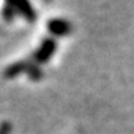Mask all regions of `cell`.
Segmentation results:
<instances>
[{
  "instance_id": "6da1fadb",
  "label": "cell",
  "mask_w": 134,
  "mask_h": 134,
  "mask_svg": "<svg viewBox=\"0 0 134 134\" xmlns=\"http://www.w3.org/2000/svg\"><path fill=\"white\" fill-rule=\"evenodd\" d=\"M56 48H58V44H56V41H55L53 38L51 37H47L42 40L41 42V45L33 52V60H34V63L36 64H42V63H47L48 60H49L55 52H56Z\"/></svg>"
},
{
  "instance_id": "277c9868",
  "label": "cell",
  "mask_w": 134,
  "mask_h": 134,
  "mask_svg": "<svg viewBox=\"0 0 134 134\" xmlns=\"http://www.w3.org/2000/svg\"><path fill=\"white\" fill-rule=\"evenodd\" d=\"M29 62L26 60H19V62H15L13 64H10L7 69L4 70V77L11 80V78H15L18 75H21L22 72H26L29 69Z\"/></svg>"
},
{
  "instance_id": "8992f818",
  "label": "cell",
  "mask_w": 134,
  "mask_h": 134,
  "mask_svg": "<svg viewBox=\"0 0 134 134\" xmlns=\"http://www.w3.org/2000/svg\"><path fill=\"white\" fill-rule=\"evenodd\" d=\"M2 14H3V18H4V21H7V22H11L14 19V16L16 15V13L10 7L8 4H5L4 7H3V11H2Z\"/></svg>"
},
{
  "instance_id": "7a4b0ae2",
  "label": "cell",
  "mask_w": 134,
  "mask_h": 134,
  "mask_svg": "<svg viewBox=\"0 0 134 134\" xmlns=\"http://www.w3.org/2000/svg\"><path fill=\"white\" fill-rule=\"evenodd\" d=\"M5 2L16 14L22 15L29 22H34L37 14H36L33 5L29 0H5Z\"/></svg>"
},
{
  "instance_id": "3957f363",
  "label": "cell",
  "mask_w": 134,
  "mask_h": 134,
  "mask_svg": "<svg viewBox=\"0 0 134 134\" xmlns=\"http://www.w3.org/2000/svg\"><path fill=\"white\" fill-rule=\"evenodd\" d=\"M47 29L51 34L56 36V37H63V36L71 33L72 25L69 21L63 19V18H52V19L48 21Z\"/></svg>"
},
{
  "instance_id": "52a82bcc",
  "label": "cell",
  "mask_w": 134,
  "mask_h": 134,
  "mask_svg": "<svg viewBox=\"0 0 134 134\" xmlns=\"http://www.w3.org/2000/svg\"><path fill=\"white\" fill-rule=\"evenodd\" d=\"M11 133V125L8 122H4V123L0 125V134H10Z\"/></svg>"
},
{
  "instance_id": "5b68a950",
  "label": "cell",
  "mask_w": 134,
  "mask_h": 134,
  "mask_svg": "<svg viewBox=\"0 0 134 134\" xmlns=\"http://www.w3.org/2000/svg\"><path fill=\"white\" fill-rule=\"evenodd\" d=\"M26 74H27V77L32 81H40L41 78L44 77V72H42L41 67L38 64H36V63H30L29 64V69L26 71Z\"/></svg>"
}]
</instances>
